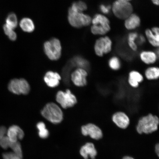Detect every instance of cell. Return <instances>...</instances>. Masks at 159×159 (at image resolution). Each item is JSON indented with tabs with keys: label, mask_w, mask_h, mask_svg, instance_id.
<instances>
[{
	"label": "cell",
	"mask_w": 159,
	"mask_h": 159,
	"mask_svg": "<svg viewBox=\"0 0 159 159\" xmlns=\"http://www.w3.org/2000/svg\"><path fill=\"white\" fill-rule=\"evenodd\" d=\"M43 48L45 54L51 60L57 61L60 58L61 47L58 39L53 38L45 42Z\"/></svg>",
	"instance_id": "cell-6"
},
{
	"label": "cell",
	"mask_w": 159,
	"mask_h": 159,
	"mask_svg": "<svg viewBox=\"0 0 159 159\" xmlns=\"http://www.w3.org/2000/svg\"><path fill=\"white\" fill-rule=\"evenodd\" d=\"M3 29L5 34L8 37L9 39L12 41H15L17 38L16 34L13 29L7 27L5 24L3 26Z\"/></svg>",
	"instance_id": "cell-29"
},
{
	"label": "cell",
	"mask_w": 159,
	"mask_h": 159,
	"mask_svg": "<svg viewBox=\"0 0 159 159\" xmlns=\"http://www.w3.org/2000/svg\"><path fill=\"white\" fill-rule=\"evenodd\" d=\"M91 33L94 35H104L111 30L109 20L105 16L97 14L92 19Z\"/></svg>",
	"instance_id": "cell-2"
},
{
	"label": "cell",
	"mask_w": 159,
	"mask_h": 159,
	"mask_svg": "<svg viewBox=\"0 0 159 159\" xmlns=\"http://www.w3.org/2000/svg\"><path fill=\"white\" fill-rule=\"evenodd\" d=\"M152 2L154 5L158 6L159 4V0H152Z\"/></svg>",
	"instance_id": "cell-35"
},
{
	"label": "cell",
	"mask_w": 159,
	"mask_h": 159,
	"mask_svg": "<svg viewBox=\"0 0 159 159\" xmlns=\"http://www.w3.org/2000/svg\"><path fill=\"white\" fill-rule=\"evenodd\" d=\"M159 124L158 117L149 113L139 119L136 126L137 132L140 134H152L158 130Z\"/></svg>",
	"instance_id": "cell-1"
},
{
	"label": "cell",
	"mask_w": 159,
	"mask_h": 159,
	"mask_svg": "<svg viewBox=\"0 0 159 159\" xmlns=\"http://www.w3.org/2000/svg\"><path fill=\"white\" fill-rule=\"evenodd\" d=\"M139 57L140 61L145 65H154L158 62L159 59V49L156 51L144 50L139 53Z\"/></svg>",
	"instance_id": "cell-11"
},
{
	"label": "cell",
	"mask_w": 159,
	"mask_h": 159,
	"mask_svg": "<svg viewBox=\"0 0 159 159\" xmlns=\"http://www.w3.org/2000/svg\"><path fill=\"white\" fill-rule=\"evenodd\" d=\"M108 65L109 69L111 70L118 71L121 69L122 63L120 57L118 56L114 55L108 59Z\"/></svg>",
	"instance_id": "cell-21"
},
{
	"label": "cell",
	"mask_w": 159,
	"mask_h": 159,
	"mask_svg": "<svg viewBox=\"0 0 159 159\" xmlns=\"http://www.w3.org/2000/svg\"><path fill=\"white\" fill-rule=\"evenodd\" d=\"M41 113L45 118L53 124H59L62 120V111L58 105L54 103L47 104L42 110Z\"/></svg>",
	"instance_id": "cell-3"
},
{
	"label": "cell",
	"mask_w": 159,
	"mask_h": 159,
	"mask_svg": "<svg viewBox=\"0 0 159 159\" xmlns=\"http://www.w3.org/2000/svg\"><path fill=\"white\" fill-rule=\"evenodd\" d=\"M111 6L110 5H106L104 4L101 5L99 7L100 11L105 14H108L110 11Z\"/></svg>",
	"instance_id": "cell-32"
},
{
	"label": "cell",
	"mask_w": 159,
	"mask_h": 159,
	"mask_svg": "<svg viewBox=\"0 0 159 159\" xmlns=\"http://www.w3.org/2000/svg\"><path fill=\"white\" fill-rule=\"evenodd\" d=\"M144 77L140 71L132 70L128 73L127 82L131 88L134 89L139 88L140 84L143 82Z\"/></svg>",
	"instance_id": "cell-14"
},
{
	"label": "cell",
	"mask_w": 159,
	"mask_h": 159,
	"mask_svg": "<svg viewBox=\"0 0 159 159\" xmlns=\"http://www.w3.org/2000/svg\"><path fill=\"white\" fill-rule=\"evenodd\" d=\"M113 43L108 36L102 37L97 39L94 43V50L95 55L99 57L110 53L112 51Z\"/></svg>",
	"instance_id": "cell-7"
},
{
	"label": "cell",
	"mask_w": 159,
	"mask_h": 159,
	"mask_svg": "<svg viewBox=\"0 0 159 159\" xmlns=\"http://www.w3.org/2000/svg\"><path fill=\"white\" fill-rule=\"evenodd\" d=\"M3 159H22V158L13 152L4 153L3 154Z\"/></svg>",
	"instance_id": "cell-31"
},
{
	"label": "cell",
	"mask_w": 159,
	"mask_h": 159,
	"mask_svg": "<svg viewBox=\"0 0 159 159\" xmlns=\"http://www.w3.org/2000/svg\"><path fill=\"white\" fill-rule=\"evenodd\" d=\"M89 75L88 70L82 68H76L70 74V78L75 86L84 87L87 84V77Z\"/></svg>",
	"instance_id": "cell-10"
},
{
	"label": "cell",
	"mask_w": 159,
	"mask_h": 159,
	"mask_svg": "<svg viewBox=\"0 0 159 159\" xmlns=\"http://www.w3.org/2000/svg\"><path fill=\"white\" fill-rule=\"evenodd\" d=\"M8 89L11 92L17 95H27L30 90L29 83L24 79L11 80L9 83Z\"/></svg>",
	"instance_id": "cell-8"
},
{
	"label": "cell",
	"mask_w": 159,
	"mask_h": 159,
	"mask_svg": "<svg viewBox=\"0 0 159 159\" xmlns=\"http://www.w3.org/2000/svg\"><path fill=\"white\" fill-rule=\"evenodd\" d=\"M7 136L11 142H18L24 137V132L21 128L16 125L10 127L7 131Z\"/></svg>",
	"instance_id": "cell-16"
},
{
	"label": "cell",
	"mask_w": 159,
	"mask_h": 159,
	"mask_svg": "<svg viewBox=\"0 0 159 159\" xmlns=\"http://www.w3.org/2000/svg\"><path fill=\"white\" fill-rule=\"evenodd\" d=\"M73 67L76 68H82L87 70L88 63L86 60L80 56L74 57L70 61Z\"/></svg>",
	"instance_id": "cell-24"
},
{
	"label": "cell",
	"mask_w": 159,
	"mask_h": 159,
	"mask_svg": "<svg viewBox=\"0 0 159 159\" xmlns=\"http://www.w3.org/2000/svg\"><path fill=\"white\" fill-rule=\"evenodd\" d=\"M138 34L136 32L129 33L128 38V44L129 48L134 52L138 51V46L136 43V40L138 37Z\"/></svg>",
	"instance_id": "cell-23"
},
{
	"label": "cell",
	"mask_w": 159,
	"mask_h": 159,
	"mask_svg": "<svg viewBox=\"0 0 159 159\" xmlns=\"http://www.w3.org/2000/svg\"><path fill=\"white\" fill-rule=\"evenodd\" d=\"M70 7L75 11L81 12L86 11L87 9V6L86 3L82 1L75 2L72 4Z\"/></svg>",
	"instance_id": "cell-27"
},
{
	"label": "cell",
	"mask_w": 159,
	"mask_h": 159,
	"mask_svg": "<svg viewBox=\"0 0 159 159\" xmlns=\"http://www.w3.org/2000/svg\"><path fill=\"white\" fill-rule=\"evenodd\" d=\"M18 24L16 15L15 13L9 14L6 19L5 25L12 29H14L17 27Z\"/></svg>",
	"instance_id": "cell-25"
},
{
	"label": "cell",
	"mask_w": 159,
	"mask_h": 159,
	"mask_svg": "<svg viewBox=\"0 0 159 159\" xmlns=\"http://www.w3.org/2000/svg\"><path fill=\"white\" fill-rule=\"evenodd\" d=\"M68 19L70 25L76 28L87 26L92 21V18L89 15L75 11L71 7L68 11Z\"/></svg>",
	"instance_id": "cell-4"
},
{
	"label": "cell",
	"mask_w": 159,
	"mask_h": 159,
	"mask_svg": "<svg viewBox=\"0 0 159 159\" xmlns=\"http://www.w3.org/2000/svg\"><path fill=\"white\" fill-rule=\"evenodd\" d=\"M11 142L7 136H5L0 140V146L4 149H7L10 148Z\"/></svg>",
	"instance_id": "cell-30"
},
{
	"label": "cell",
	"mask_w": 159,
	"mask_h": 159,
	"mask_svg": "<svg viewBox=\"0 0 159 159\" xmlns=\"http://www.w3.org/2000/svg\"><path fill=\"white\" fill-rule=\"evenodd\" d=\"M21 28L23 31L27 33H31L35 29L34 23L32 20L29 18H24L22 19L20 23Z\"/></svg>",
	"instance_id": "cell-22"
},
{
	"label": "cell",
	"mask_w": 159,
	"mask_h": 159,
	"mask_svg": "<svg viewBox=\"0 0 159 159\" xmlns=\"http://www.w3.org/2000/svg\"><path fill=\"white\" fill-rule=\"evenodd\" d=\"M37 127L39 130V136L42 139H46L49 136L48 130L46 128L44 123L39 122L37 124Z\"/></svg>",
	"instance_id": "cell-26"
},
{
	"label": "cell",
	"mask_w": 159,
	"mask_h": 159,
	"mask_svg": "<svg viewBox=\"0 0 159 159\" xmlns=\"http://www.w3.org/2000/svg\"><path fill=\"white\" fill-rule=\"evenodd\" d=\"M9 148L13 150V152L22 158V151L21 144L19 142H11Z\"/></svg>",
	"instance_id": "cell-28"
},
{
	"label": "cell",
	"mask_w": 159,
	"mask_h": 159,
	"mask_svg": "<svg viewBox=\"0 0 159 159\" xmlns=\"http://www.w3.org/2000/svg\"><path fill=\"white\" fill-rule=\"evenodd\" d=\"M145 34L150 44L153 47L158 48L159 46V29L157 27L148 29L145 31Z\"/></svg>",
	"instance_id": "cell-17"
},
{
	"label": "cell",
	"mask_w": 159,
	"mask_h": 159,
	"mask_svg": "<svg viewBox=\"0 0 159 159\" xmlns=\"http://www.w3.org/2000/svg\"><path fill=\"white\" fill-rule=\"evenodd\" d=\"M155 152L158 157L159 156V144L158 143L157 144L155 147Z\"/></svg>",
	"instance_id": "cell-34"
},
{
	"label": "cell",
	"mask_w": 159,
	"mask_h": 159,
	"mask_svg": "<svg viewBox=\"0 0 159 159\" xmlns=\"http://www.w3.org/2000/svg\"><path fill=\"white\" fill-rule=\"evenodd\" d=\"M61 77L58 73L48 71L46 73L44 80L48 86L53 88L58 86L61 80Z\"/></svg>",
	"instance_id": "cell-18"
},
{
	"label": "cell",
	"mask_w": 159,
	"mask_h": 159,
	"mask_svg": "<svg viewBox=\"0 0 159 159\" xmlns=\"http://www.w3.org/2000/svg\"><path fill=\"white\" fill-rule=\"evenodd\" d=\"M122 159H134L132 157L129 156H126L124 157Z\"/></svg>",
	"instance_id": "cell-36"
},
{
	"label": "cell",
	"mask_w": 159,
	"mask_h": 159,
	"mask_svg": "<svg viewBox=\"0 0 159 159\" xmlns=\"http://www.w3.org/2000/svg\"><path fill=\"white\" fill-rule=\"evenodd\" d=\"M112 11L114 15L120 19H125L133 13V7L129 2L116 0L113 3Z\"/></svg>",
	"instance_id": "cell-5"
},
{
	"label": "cell",
	"mask_w": 159,
	"mask_h": 159,
	"mask_svg": "<svg viewBox=\"0 0 159 159\" xmlns=\"http://www.w3.org/2000/svg\"><path fill=\"white\" fill-rule=\"evenodd\" d=\"M81 132L84 136H89L91 138L96 140H100L103 136L101 129L93 123L83 125L81 128Z\"/></svg>",
	"instance_id": "cell-12"
},
{
	"label": "cell",
	"mask_w": 159,
	"mask_h": 159,
	"mask_svg": "<svg viewBox=\"0 0 159 159\" xmlns=\"http://www.w3.org/2000/svg\"><path fill=\"white\" fill-rule=\"evenodd\" d=\"M112 120L119 128L126 129L130 124V119L126 113L122 111L115 112L112 116Z\"/></svg>",
	"instance_id": "cell-13"
},
{
	"label": "cell",
	"mask_w": 159,
	"mask_h": 159,
	"mask_svg": "<svg viewBox=\"0 0 159 159\" xmlns=\"http://www.w3.org/2000/svg\"><path fill=\"white\" fill-rule=\"evenodd\" d=\"M56 100L65 109L74 107L77 103L76 96L69 89L65 92L59 91L56 95Z\"/></svg>",
	"instance_id": "cell-9"
},
{
	"label": "cell",
	"mask_w": 159,
	"mask_h": 159,
	"mask_svg": "<svg viewBox=\"0 0 159 159\" xmlns=\"http://www.w3.org/2000/svg\"><path fill=\"white\" fill-rule=\"evenodd\" d=\"M140 18L136 14L132 13L125 19V27L128 30H133L137 28L140 26Z\"/></svg>",
	"instance_id": "cell-20"
},
{
	"label": "cell",
	"mask_w": 159,
	"mask_h": 159,
	"mask_svg": "<svg viewBox=\"0 0 159 159\" xmlns=\"http://www.w3.org/2000/svg\"><path fill=\"white\" fill-rule=\"evenodd\" d=\"M123 1H126L129 2V1H132V0H123Z\"/></svg>",
	"instance_id": "cell-37"
},
{
	"label": "cell",
	"mask_w": 159,
	"mask_h": 159,
	"mask_svg": "<svg viewBox=\"0 0 159 159\" xmlns=\"http://www.w3.org/2000/svg\"><path fill=\"white\" fill-rule=\"evenodd\" d=\"M144 76L150 81L158 80L159 77V68L156 65L149 66L145 69Z\"/></svg>",
	"instance_id": "cell-19"
},
{
	"label": "cell",
	"mask_w": 159,
	"mask_h": 159,
	"mask_svg": "<svg viewBox=\"0 0 159 159\" xmlns=\"http://www.w3.org/2000/svg\"><path fill=\"white\" fill-rule=\"evenodd\" d=\"M146 39H145L143 35H138V38L136 40V43L138 46V45H141L143 44L146 42Z\"/></svg>",
	"instance_id": "cell-33"
},
{
	"label": "cell",
	"mask_w": 159,
	"mask_h": 159,
	"mask_svg": "<svg viewBox=\"0 0 159 159\" xmlns=\"http://www.w3.org/2000/svg\"><path fill=\"white\" fill-rule=\"evenodd\" d=\"M80 153L84 159H95L98 152L95 148V145L92 143H86L81 147Z\"/></svg>",
	"instance_id": "cell-15"
}]
</instances>
